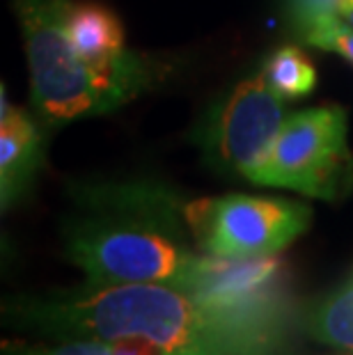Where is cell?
<instances>
[{"instance_id": "10", "label": "cell", "mask_w": 353, "mask_h": 355, "mask_svg": "<svg viewBox=\"0 0 353 355\" xmlns=\"http://www.w3.org/2000/svg\"><path fill=\"white\" fill-rule=\"evenodd\" d=\"M261 76L282 99L307 96L317 85V69L310 58L296 46H282L264 62Z\"/></svg>"}, {"instance_id": "3", "label": "cell", "mask_w": 353, "mask_h": 355, "mask_svg": "<svg viewBox=\"0 0 353 355\" xmlns=\"http://www.w3.org/2000/svg\"><path fill=\"white\" fill-rule=\"evenodd\" d=\"M67 0H14L30 67L37 112L49 122L103 115L131 101L149 85L138 58L117 71L85 62L64 30Z\"/></svg>"}, {"instance_id": "2", "label": "cell", "mask_w": 353, "mask_h": 355, "mask_svg": "<svg viewBox=\"0 0 353 355\" xmlns=\"http://www.w3.org/2000/svg\"><path fill=\"white\" fill-rule=\"evenodd\" d=\"M64 223V254L87 284H170L189 291L205 254L186 243V204L159 186L85 193Z\"/></svg>"}, {"instance_id": "14", "label": "cell", "mask_w": 353, "mask_h": 355, "mask_svg": "<svg viewBox=\"0 0 353 355\" xmlns=\"http://www.w3.org/2000/svg\"><path fill=\"white\" fill-rule=\"evenodd\" d=\"M110 351L112 355H165L161 346H156L149 339L142 337H122L110 342Z\"/></svg>"}, {"instance_id": "9", "label": "cell", "mask_w": 353, "mask_h": 355, "mask_svg": "<svg viewBox=\"0 0 353 355\" xmlns=\"http://www.w3.org/2000/svg\"><path fill=\"white\" fill-rule=\"evenodd\" d=\"M305 328L330 349L353 353V277L310 309Z\"/></svg>"}, {"instance_id": "7", "label": "cell", "mask_w": 353, "mask_h": 355, "mask_svg": "<svg viewBox=\"0 0 353 355\" xmlns=\"http://www.w3.org/2000/svg\"><path fill=\"white\" fill-rule=\"evenodd\" d=\"M44 161V140L40 128L24 110L7 101L3 85L0 92V202L3 211L14 204L33 186L37 170Z\"/></svg>"}, {"instance_id": "11", "label": "cell", "mask_w": 353, "mask_h": 355, "mask_svg": "<svg viewBox=\"0 0 353 355\" xmlns=\"http://www.w3.org/2000/svg\"><path fill=\"white\" fill-rule=\"evenodd\" d=\"M300 40L314 49L337 53V55L344 58L353 67V26H349L344 19L333 17V19L321 21V24H317L314 28L305 30V33L300 35Z\"/></svg>"}, {"instance_id": "16", "label": "cell", "mask_w": 353, "mask_h": 355, "mask_svg": "<svg viewBox=\"0 0 353 355\" xmlns=\"http://www.w3.org/2000/svg\"><path fill=\"white\" fill-rule=\"evenodd\" d=\"M347 355H353V353H347Z\"/></svg>"}, {"instance_id": "6", "label": "cell", "mask_w": 353, "mask_h": 355, "mask_svg": "<svg viewBox=\"0 0 353 355\" xmlns=\"http://www.w3.org/2000/svg\"><path fill=\"white\" fill-rule=\"evenodd\" d=\"M284 101L261 73L241 80L202 128V147L216 165L259 184L273 142L287 119Z\"/></svg>"}, {"instance_id": "4", "label": "cell", "mask_w": 353, "mask_h": 355, "mask_svg": "<svg viewBox=\"0 0 353 355\" xmlns=\"http://www.w3.org/2000/svg\"><path fill=\"white\" fill-rule=\"evenodd\" d=\"M257 186L287 188L326 202L349 198L353 154L347 110L321 105L287 115Z\"/></svg>"}, {"instance_id": "5", "label": "cell", "mask_w": 353, "mask_h": 355, "mask_svg": "<svg viewBox=\"0 0 353 355\" xmlns=\"http://www.w3.org/2000/svg\"><path fill=\"white\" fill-rule=\"evenodd\" d=\"M184 214L200 250L223 259L273 257L312 225V209L303 202L241 193L193 200Z\"/></svg>"}, {"instance_id": "8", "label": "cell", "mask_w": 353, "mask_h": 355, "mask_svg": "<svg viewBox=\"0 0 353 355\" xmlns=\"http://www.w3.org/2000/svg\"><path fill=\"white\" fill-rule=\"evenodd\" d=\"M64 30L78 55L96 69L117 71L138 60V55L126 51L124 28L119 19L99 3L67 0Z\"/></svg>"}, {"instance_id": "1", "label": "cell", "mask_w": 353, "mask_h": 355, "mask_svg": "<svg viewBox=\"0 0 353 355\" xmlns=\"http://www.w3.org/2000/svg\"><path fill=\"white\" fill-rule=\"evenodd\" d=\"M5 321L40 337H142L165 355H280L291 312L225 307L170 284H85L7 300Z\"/></svg>"}, {"instance_id": "15", "label": "cell", "mask_w": 353, "mask_h": 355, "mask_svg": "<svg viewBox=\"0 0 353 355\" xmlns=\"http://www.w3.org/2000/svg\"><path fill=\"white\" fill-rule=\"evenodd\" d=\"M340 19H344L349 26H353V0H347V3H344L342 12H340Z\"/></svg>"}, {"instance_id": "12", "label": "cell", "mask_w": 353, "mask_h": 355, "mask_svg": "<svg viewBox=\"0 0 353 355\" xmlns=\"http://www.w3.org/2000/svg\"><path fill=\"white\" fill-rule=\"evenodd\" d=\"M3 355H112L110 342L101 339H67L58 344L5 342Z\"/></svg>"}, {"instance_id": "13", "label": "cell", "mask_w": 353, "mask_h": 355, "mask_svg": "<svg viewBox=\"0 0 353 355\" xmlns=\"http://www.w3.org/2000/svg\"><path fill=\"white\" fill-rule=\"evenodd\" d=\"M344 3L347 0H284V7L300 37L305 30L314 28L321 21L340 17Z\"/></svg>"}]
</instances>
